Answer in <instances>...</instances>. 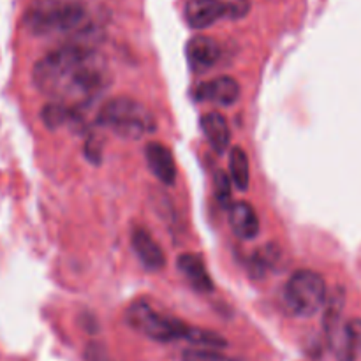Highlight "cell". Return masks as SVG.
<instances>
[{"label": "cell", "instance_id": "8fae6325", "mask_svg": "<svg viewBox=\"0 0 361 361\" xmlns=\"http://www.w3.org/2000/svg\"><path fill=\"white\" fill-rule=\"evenodd\" d=\"M133 249L136 252V256L140 257L141 264H143L147 270L159 271L164 268L166 264V256L162 252L161 245L152 238L150 233L143 228H136L133 231Z\"/></svg>", "mask_w": 361, "mask_h": 361}, {"label": "cell", "instance_id": "6da1fadb", "mask_svg": "<svg viewBox=\"0 0 361 361\" xmlns=\"http://www.w3.org/2000/svg\"><path fill=\"white\" fill-rule=\"evenodd\" d=\"M94 51V46L87 42H71L48 53L34 66V71H32L34 85L42 94L62 99L78 67Z\"/></svg>", "mask_w": 361, "mask_h": 361}, {"label": "cell", "instance_id": "e0dca14e", "mask_svg": "<svg viewBox=\"0 0 361 361\" xmlns=\"http://www.w3.org/2000/svg\"><path fill=\"white\" fill-rule=\"evenodd\" d=\"M182 361H231L219 349L190 348L182 353Z\"/></svg>", "mask_w": 361, "mask_h": 361}, {"label": "cell", "instance_id": "ba28073f", "mask_svg": "<svg viewBox=\"0 0 361 361\" xmlns=\"http://www.w3.org/2000/svg\"><path fill=\"white\" fill-rule=\"evenodd\" d=\"M222 49L215 39L207 37V35H196L189 39L185 46L187 63H189L192 73H207L215 63L221 60Z\"/></svg>", "mask_w": 361, "mask_h": 361}, {"label": "cell", "instance_id": "277c9868", "mask_svg": "<svg viewBox=\"0 0 361 361\" xmlns=\"http://www.w3.org/2000/svg\"><path fill=\"white\" fill-rule=\"evenodd\" d=\"M126 321L133 330L157 342L185 341L189 331V324L169 314L159 312L150 302L145 300H137L127 307Z\"/></svg>", "mask_w": 361, "mask_h": 361}, {"label": "cell", "instance_id": "9a60e30c", "mask_svg": "<svg viewBox=\"0 0 361 361\" xmlns=\"http://www.w3.org/2000/svg\"><path fill=\"white\" fill-rule=\"evenodd\" d=\"M185 341L192 344L194 348H207V349H222L226 348V338L215 331L203 330V328L189 326V331L185 335Z\"/></svg>", "mask_w": 361, "mask_h": 361}, {"label": "cell", "instance_id": "4fadbf2b", "mask_svg": "<svg viewBox=\"0 0 361 361\" xmlns=\"http://www.w3.org/2000/svg\"><path fill=\"white\" fill-rule=\"evenodd\" d=\"M200 126L204 137L215 152L222 154V152L228 150L229 141H231V130H229L228 120L224 115L217 111L204 113L200 120Z\"/></svg>", "mask_w": 361, "mask_h": 361}, {"label": "cell", "instance_id": "7a4b0ae2", "mask_svg": "<svg viewBox=\"0 0 361 361\" xmlns=\"http://www.w3.org/2000/svg\"><path fill=\"white\" fill-rule=\"evenodd\" d=\"M87 20L83 4L73 0H34L23 16V23L34 35L66 34Z\"/></svg>", "mask_w": 361, "mask_h": 361}, {"label": "cell", "instance_id": "9c48e42d", "mask_svg": "<svg viewBox=\"0 0 361 361\" xmlns=\"http://www.w3.org/2000/svg\"><path fill=\"white\" fill-rule=\"evenodd\" d=\"M228 219L229 228H231V231L238 238L252 240L259 235V217H257L252 204H249L247 201H236V203H233L229 207Z\"/></svg>", "mask_w": 361, "mask_h": 361}, {"label": "cell", "instance_id": "7c38bea8", "mask_svg": "<svg viewBox=\"0 0 361 361\" xmlns=\"http://www.w3.org/2000/svg\"><path fill=\"white\" fill-rule=\"evenodd\" d=\"M176 268L197 293L214 291V282H212L210 274L207 271L204 261L200 256H196V254H182L176 259Z\"/></svg>", "mask_w": 361, "mask_h": 361}, {"label": "cell", "instance_id": "ffe728a7", "mask_svg": "<svg viewBox=\"0 0 361 361\" xmlns=\"http://www.w3.org/2000/svg\"><path fill=\"white\" fill-rule=\"evenodd\" d=\"M214 185L215 196H217V200L226 207V204L229 203V200H231V180H229V176L226 175L224 171H217L215 173Z\"/></svg>", "mask_w": 361, "mask_h": 361}, {"label": "cell", "instance_id": "30bf717a", "mask_svg": "<svg viewBox=\"0 0 361 361\" xmlns=\"http://www.w3.org/2000/svg\"><path fill=\"white\" fill-rule=\"evenodd\" d=\"M145 157H147L148 168L154 173L159 182L166 185H173L176 180V164L171 152L157 141H150L145 148Z\"/></svg>", "mask_w": 361, "mask_h": 361}, {"label": "cell", "instance_id": "44dd1931", "mask_svg": "<svg viewBox=\"0 0 361 361\" xmlns=\"http://www.w3.org/2000/svg\"><path fill=\"white\" fill-rule=\"evenodd\" d=\"M85 155L88 157V161L94 162V164H99L101 162V155H102V147H101V140L95 136H90L85 143Z\"/></svg>", "mask_w": 361, "mask_h": 361}, {"label": "cell", "instance_id": "3957f363", "mask_svg": "<svg viewBox=\"0 0 361 361\" xmlns=\"http://www.w3.org/2000/svg\"><path fill=\"white\" fill-rule=\"evenodd\" d=\"M97 122L123 140H141L157 129L150 109L133 97L109 99L99 109Z\"/></svg>", "mask_w": 361, "mask_h": 361}, {"label": "cell", "instance_id": "2e32d148", "mask_svg": "<svg viewBox=\"0 0 361 361\" xmlns=\"http://www.w3.org/2000/svg\"><path fill=\"white\" fill-rule=\"evenodd\" d=\"M74 116V109L69 104H63V102H49L42 108L41 118L44 122L46 127L49 129H59L62 127L67 120H71Z\"/></svg>", "mask_w": 361, "mask_h": 361}, {"label": "cell", "instance_id": "d6986e66", "mask_svg": "<svg viewBox=\"0 0 361 361\" xmlns=\"http://www.w3.org/2000/svg\"><path fill=\"white\" fill-rule=\"evenodd\" d=\"M345 337L353 355L358 358V355H361V319H351L345 323Z\"/></svg>", "mask_w": 361, "mask_h": 361}, {"label": "cell", "instance_id": "5bb4252c", "mask_svg": "<svg viewBox=\"0 0 361 361\" xmlns=\"http://www.w3.org/2000/svg\"><path fill=\"white\" fill-rule=\"evenodd\" d=\"M229 173H231V183L238 190L249 189L250 182V164L245 150L235 147L229 154Z\"/></svg>", "mask_w": 361, "mask_h": 361}, {"label": "cell", "instance_id": "8992f818", "mask_svg": "<svg viewBox=\"0 0 361 361\" xmlns=\"http://www.w3.org/2000/svg\"><path fill=\"white\" fill-rule=\"evenodd\" d=\"M249 11L247 0H189L185 6V21L189 27L203 30L222 18H240Z\"/></svg>", "mask_w": 361, "mask_h": 361}, {"label": "cell", "instance_id": "52a82bcc", "mask_svg": "<svg viewBox=\"0 0 361 361\" xmlns=\"http://www.w3.org/2000/svg\"><path fill=\"white\" fill-rule=\"evenodd\" d=\"M242 88L231 76H219L203 81L194 90V97L200 102H214L217 106H233L240 99Z\"/></svg>", "mask_w": 361, "mask_h": 361}, {"label": "cell", "instance_id": "5b68a950", "mask_svg": "<svg viewBox=\"0 0 361 361\" xmlns=\"http://www.w3.org/2000/svg\"><path fill=\"white\" fill-rule=\"evenodd\" d=\"M326 282L312 270L295 271L284 289L286 303L298 317L316 316L326 303Z\"/></svg>", "mask_w": 361, "mask_h": 361}, {"label": "cell", "instance_id": "ac0fdd59", "mask_svg": "<svg viewBox=\"0 0 361 361\" xmlns=\"http://www.w3.org/2000/svg\"><path fill=\"white\" fill-rule=\"evenodd\" d=\"M275 256H277V250H270V249H261L257 250V254L254 256L252 259V274L256 277H261V275L267 274L268 268H271V264L275 263Z\"/></svg>", "mask_w": 361, "mask_h": 361}]
</instances>
